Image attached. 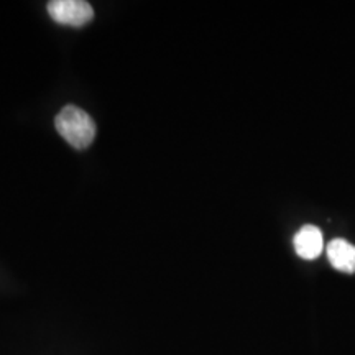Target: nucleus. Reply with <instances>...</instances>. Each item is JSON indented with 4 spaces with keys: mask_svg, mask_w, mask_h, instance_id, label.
I'll use <instances>...</instances> for the list:
<instances>
[{
    "mask_svg": "<svg viewBox=\"0 0 355 355\" xmlns=\"http://www.w3.org/2000/svg\"><path fill=\"white\" fill-rule=\"evenodd\" d=\"M56 130L76 150H84L96 137V122L87 112L76 105H66L55 119Z\"/></svg>",
    "mask_w": 355,
    "mask_h": 355,
    "instance_id": "f257e3e1",
    "label": "nucleus"
},
{
    "mask_svg": "<svg viewBox=\"0 0 355 355\" xmlns=\"http://www.w3.org/2000/svg\"><path fill=\"white\" fill-rule=\"evenodd\" d=\"M48 13L56 24L83 26L94 17L91 3L84 0H53L48 3Z\"/></svg>",
    "mask_w": 355,
    "mask_h": 355,
    "instance_id": "f03ea898",
    "label": "nucleus"
},
{
    "mask_svg": "<svg viewBox=\"0 0 355 355\" xmlns=\"http://www.w3.org/2000/svg\"><path fill=\"white\" fill-rule=\"evenodd\" d=\"M295 250L301 259L313 260L318 259L324 250V239L322 232L314 225H304L295 235Z\"/></svg>",
    "mask_w": 355,
    "mask_h": 355,
    "instance_id": "7ed1b4c3",
    "label": "nucleus"
},
{
    "mask_svg": "<svg viewBox=\"0 0 355 355\" xmlns=\"http://www.w3.org/2000/svg\"><path fill=\"white\" fill-rule=\"evenodd\" d=\"M327 259L339 272H355V245L344 239H334L327 243Z\"/></svg>",
    "mask_w": 355,
    "mask_h": 355,
    "instance_id": "20e7f679",
    "label": "nucleus"
}]
</instances>
